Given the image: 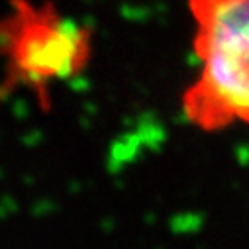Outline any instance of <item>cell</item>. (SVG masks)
I'll return each instance as SVG.
<instances>
[{
	"label": "cell",
	"mask_w": 249,
	"mask_h": 249,
	"mask_svg": "<svg viewBox=\"0 0 249 249\" xmlns=\"http://www.w3.org/2000/svg\"><path fill=\"white\" fill-rule=\"evenodd\" d=\"M196 81L182 94L186 122L204 132L249 126V0H189Z\"/></svg>",
	"instance_id": "1"
},
{
	"label": "cell",
	"mask_w": 249,
	"mask_h": 249,
	"mask_svg": "<svg viewBox=\"0 0 249 249\" xmlns=\"http://www.w3.org/2000/svg\"><path fill=\"white\" fill-rule=\"evenodd\" d=\"M14 14L0 22V39L8 57L12 83L45 89L49 81L79 73L89 61L90 39L87 30L61 18L53 8H39L26 0Z\"/></svg>",
	"instance_id": "2"
}]
</instances>
